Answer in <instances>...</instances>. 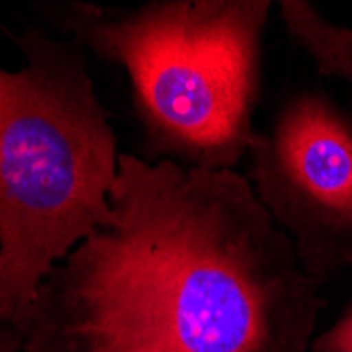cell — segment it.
<instances>
[{"label":"cell","instance_id":"obj_4","mask_svg":"<svg viewBox=\"0 0 352 352\" xmlns=\"http://www.w3.org/2000/svg\"><path fill=\"white\" fill-rule=\"evenodd\" d=\"M249 182L318 285L352 268V110L321 89L287 98L249 148Z\"/></svg>","mask_w":352,"mask_h":352},{"label":"cell","instance_id":"obj_6","mask_svg":"<svg viewBox=\"0 0 352 352\" xmlns=\"http://www.w3.org/2000/svg\"><path fill=\"white\" fill-rule=\"evenodd\" d=\"M308 352H352V304L327 331L310 342Z\"/></svg>","mask_w":352,"mask_h":352},{"label":"cell","instance_id":"obj_7","mask_svg":"<svg viewBox=\"0 0 352 352\" xmlns=\"http://www.w3.org/2000/svg\"><path fill=\"white\" fill-rule=\"evenodd\" d=\"M21 331L9 323H0V352H21Z\"/></svg>","mask_w":352,"mask_h":352},{"label":"cell","instance_id":"obj_1","mask_svg":"<svg viewBox=\"0 0 352 352\" xmlns=\"http://www.w3.org/2000/svg\"><path fill=\"white\" fill-rule=\"evenodd\" d=\"M110 207L45 276L21 352H308L321 285L245 175L120 152Z\"/></svg>","mask_w":352,"mask_h":352},{"label":"cell","instance_id":"obj_5","mask_svg":"<svg viewBox=\"0 0 352 352\" xmlns=\"http://www.w3.org/2000/svg\"><path fill=\"white\" fill-rule=\"evenodd\" d=\"M278 9L287 34L316 72L352 85V30L329 21L308 0H283Z\"/></svg>","mask_w":352,"mask_h":352},{"label":"cell","instance_id":"obj_3","mask_svg":"<svg viewBox=\"0 0 352 352\" xmlns=\"http://www.w3.org/2000/svg\"><path fill=\"white\" fill-rule=\"evenodd\" d=\"M270 0H148L120 9L66 3L57 25L120 66L152 161L234 171L258 135Z\"/></svg>","mask_w":352,"mask_h":352},{"label":"cell","instance_id":"obj_2","mask_svg":"<svg viewBox=\"0 0 352 352\" xmlns=\"http://www.w3.org/2000/svg\"><path fill=\"white\" fill-rule=\"evenodd\" d=\"M0 68V323L21 327L45 276L112 221L118 142L87 49L28 25Z\"/></svg>","mask_w":352,"mask_h":352}]
</instances>
